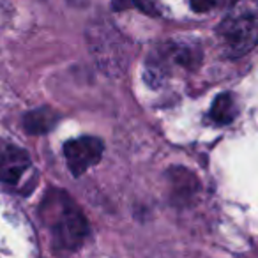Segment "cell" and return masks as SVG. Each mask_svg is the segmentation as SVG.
Instances as JSON below:
<instances>
[{
  "label": "cell",
  "instance_id": "cell-2",
  "mask_svg": "<svg viewBox=\"0 0 258 258\" xmlns=\"http://www.w3.org/2000/svg\"><path fill=\"white\" fill-rule=\"evenodd\" d=\"M58 198H46L43 207V218L48 223L53 235L55 246L62 249H76L89 235V225H87L83 214L64 197L57 195Z\"/></svg>",
  "mask_w": 258,
  "mask_h": 258
},
{
  "label": "cell",
  "instance_id": "cell-4",
  "mask_svg": "<svg viewBox=\"0 0 258 258\" xmlns=\"http://www.w3.org/2000/svg\"><path fill=\"white\" fill-rule=\"evenodd\" d=\"M30 168V158L18 147H6L0 154V180L8 186H16Z\"/></svg>",
  "mask_w": 258,
  "mask_h": 258
},
{
  "label": "cell",
  "instance_id": "cell-6",
  "mask_svg": "<svg viewBox=\"0 0 258 258\" xmlns=\"http://www.w3.org/2000/svg\"><path fill=\"white\" fill-rule=\"evenodd\" d=\"M211 118L214 124L218 125H226L235 118L237 115V103H235V97L232 94L225 92V94H219L218 97L214 99L211 106Z\"/></svg>",
  "mask_w": 258,
  "mask_h": 258
},
{
  "label": "cell",
  "instance_id": "cell-3",
  "mask_svg": "<svg viewBox=\"0 0 258 258\" xmlns=\"http://www.w3.org/2000/svg\"><path fill=\"white\" fill-rule=\"evenodd\" d=\"M104 145L96 137H82L69 140L64 145V156L68 159V166L75 177H80L90 168L97 165L103 158Z\"/></svg>",
  "mask_w": 258,
  "mask_h": 258
},
{
  "label": "cell",
  "instance_id": "cell-7",
  "mask_svg": "<svg viewBox=\"0 0 258 258\" xmlns=\"http://www.w3.org/2000/svg\"><path fill=\"white\" fill-rule=\"evenodd\" d=\"M189 2H191V8H193V11L207 13V11H211V9H214L216 6L221 4L223 0H189Z\"/></svg>",
  "mask_w": 258,
  "mask_h": 258
},
{
  "label": "cell",
  "instance_id": "cell-1",
  "mask_svg": "<svg viewBox=\"0 0 258 258\" xmlns=\"http://www.w3.org/2000/svg\"><path fill=\"white\" fill-rule=\"evenodd\" d=\"M226 57L239 58L258 44V2L239 0L218 27Z\"/></svg>",
  "mask_w": 258,
  "mask_h": 258
},
{
  "label": "cell",
  "instance_id": "cell-5",
  "mask_svg": "<svg viewBox=\"0 0 258 258\" xmlns=\"http://www.w3.org/2000/svg\"><path fill=\"white\" fill-rule=\"evenodd\" d=\"M57 120H58V115L53 110H50V108H39V110L29 111L23 117V127L30 135H43L48 133L50 129H53Z\"/></svg>",
  "mask_w": 258,
  "mask_h": 258
},
{
  "label": "cell",
  "instance_id": "cell-8",
  "mask_svg": "<svg viewBox=\"0 0 258 258\" xmlns=\"http://www.w3.org/2000/svg\"><path fill=\"white\" fill-rule=\"evenodd\" d=\"M137 8L149 16H159L158 2H156V0H138Z\"/></svg>",
  "mask_w": 258,
  "mask_h": 258
},
{
  "label": "cell",
  "instance_id": "cell-9",
  "mask_svg": "<svg viewBox=\"0 0 258 258\" xmlns=\"http://www.w3.org/2000/svg\"><path fill=\"white\" fill-rule=\"evenodd\" d=\"M138 0H111V9L113 11H125V9L137 8Z\"/></svg>",
  "mask_w": 258,
  "mask_h": 258
}]
</instances>
